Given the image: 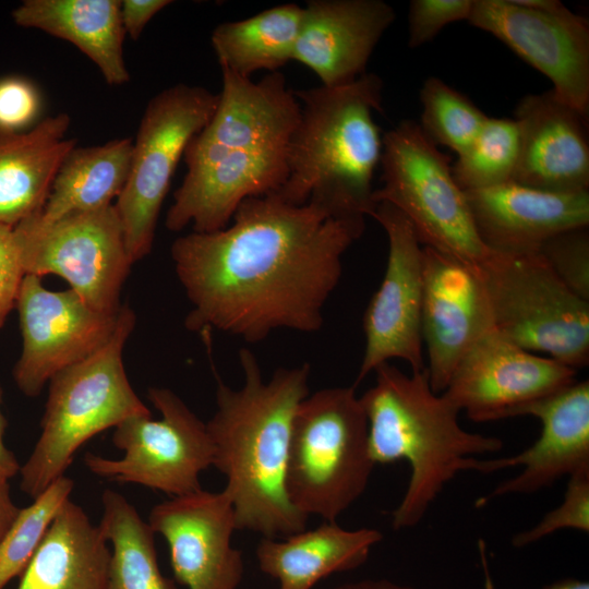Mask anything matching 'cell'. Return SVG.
I'll use <instances>...</instances> for the list:
<instances>
[{"instance_id": "obj_16", "label": "cell", "mask_w": 589, "mask_h": 589, "mask_svg": "<svg viewBox=\"0 0 589 589\" xmlns=\"http://www.w3.org/2000/svg\"><path fill=\"white\" fill-rule=\"evenodd\" d=\"M576 374L492 329L464 356L442 395L472 421H495L513 418L520 407L569 385Z\"/></svg>"}, {"instance_id": "obj_27", "label": "cell", "mask_w": 589, "mask_h": 589, "mask_svg": "<svg viewBox=\"0 0 589 589\" xmlns=\"http://www.w3.org/2000/svg\"><path fill=\"white\" fill-rule=\"evenodd\" d=\"M132 145L130 137H121L100 145L73 147L64 157L38 217L49 223L111 205L127 182Z\"/></svg>"}, {"instance_id": "obj_15", "label": "cell", "mask_w": 589, "mask_h": 589, "mask_svg": "<svg viewBox=\"0 0 589 589\" xmlns=\"http://www.w3.org/2000/svg\"><path fill=\"white\" fill-rule=\"evenodd\" d=\"M544 74L564 103L588 117L589 23L564 3L534 10L515 0H473L468 21Z\"/></svg>"}, {"instance_id": "obj_11", "label": "cell", "mask_w": 589, "mask_h": 589, "mask_svg": "<svg viewBox=\"0 0 589 589\" xmlns=\"http://www.w3.org/2000/svg\"><path fill=\"white\" fill-rule=\"evenodd\" d=\"M37 214L14 227L25 275H57L94 310L117 314L132 263L115 205L49 223Z\"/></svg>"}, {"instance_id": "obj_2", "label": "cell", "mask_w": 589, "mask_h": 589, "mask_svg": "<svg viewBox=\"0 0 589 589\" xmlns=\"http://www.w3.org/2000/svg\"><path fill=\"white\" fill-rule=\"evenodd\" d=\"M221 77L213 116L184 151L187 173L165 219L172 232L224 229L245 199L277 193L288 176L300 103L284 74L253 82L221 69Z\"/></svg>"}, {"instance_id": "obj_26", "label": "cell", "mask_w": 589, "mask_h": 589, "mask_svg": "<svg viewBox=\"0 0 589 589\" xmlns=\"http://www.w3.org/2000/svg\"><path fill=\"white\" fill-rule=\"evenodd\" d=\"M14 22L67 40L99 69L106 83L130 81L123 58L125 36L120 0H25L13 12Z\"/></svg>"}, {"instance_id": "obj_14", "label": "cell", "mask_w": 589, "mask_h": 589, "mask_svg": "<svg viewBox=\"0 0 589 589\" xmlns=\"http://www.w3.org/2000/svg\"><path fill=\"white\" fill-rule=\"evenodd\" d=\"M22 351L14 382L27 397L38 396L50 378L95 353L111 338L118 314L101 313L72 289H47L41 278L26 274L16 306Z\"/></svg>"}, {"instance_id": "obj_23", "label": "cell", "mask_w": 589, "mask_h": 589, "mask_svg": "<svg viewBox=\"0 0 589 589\" xmlns=\"http://www.w3.org/2000/svg\"><path fill=\"white\" fill-rule=\"evenodd\" d=\"M71 118L46 117L27 132L0 134V224L15 227L39 213L69 152Z\"/></svg>"}, {"instance_id": "obj_7", "label": "cell", "mask_w": 589, "mask_h": 589, "mask_svg": "<svg viewBox=\"0 0 589 589\" xmlns=\"http://www.w3.org/2000/svg\"><path fill=\"white\" fill-rule=\"evenodd\" d=\"M374 466L354 385L318 389L299 404L285 473L288 498L299 512L337 522L364 493Z\"/></svg>"}, {"instance_id": "obj_19", "label": "cell", "mask_w": 589, "mask_h": 589, "mask_svg": "<svg viewBox=\"0 0 589 589\" xmlns=\"http://www.w3.org/2000/svg\"><path fill=\"white\" fill-rule=\"evenodd\" d=\"M532 416L541 423L537 441L521 453L479 459L477 470L490 473L510 467L522 470L480 496L477 507L510 494H530L565 476L589 468V382L575 381L520 407L514 417Z\"/></svg>"}, {"instance_id": "obj_17", "label": "cell", "mask_w": 589, "mask_h": 589, "mask_svg": "<svg viewBox=\"0 0 589 589\" xmlns=\"http://www.w3.org/2000/svg\"><path fill=\"white\" fill-rule=\"evenodd\" d=\"M148 525L168 544L175 579L188 589H239L242 552L231 543L237 527L229 494L203 489L151 509Z\"/></svg>"}, {"instance_id": "obj_29", "label": "cell", "mask_w": 589, "mask_h": 589, "mask_svg": "<svg viewBox=\"0 0 589 589\" xmlns=\"http://www.w3.org/2000/svg\"><path fill=\"white\" fill-rule=\"evenodd\" d=\"M98 527L112 544L107 589H178L160 572L155 532L120 493L105 490Z\"/></svg>"}, {"instance_id": "obj_25", "label": "cell", "mask_w": 589, "mask_h": 589, "mask_svg": "<svg viewBox=\"0 0 589 589\" xmlns=\"http://www.w3.org/2000/svg\"><path fill=\"white\" fill-rule=\"evenodd\" d=\"M107 542L98 525L69 498L20 576L17 589H107Z\"/></svg>"}, {"instance_id": "obj_38", "label": "cell", "mask_w": 589, "mask_h": 589, "mask_svg": "<svg viewBox=\"0 0 589 589\" xmlns=\"http://www.w3.org/2000/svg\"><path fill=\"white\" fill-rule=\"evenodd\" d=\"M169 4H171L169 0L120 1L121 23L125 35L137 40L147 23Z\"/></svg>"}, {"instance_id": "obj_37", "label": "cell", "mask_w": 589, "mask_h": 589, "mask_svg": "<svg viewBox=\"0 0 589 589\" xmlns=\"http://www.w3.org/2000/svg\"><path fill=\"white\" fill-rule=\"evenodd\" d=\"M24 276L14 227L0 224V328L16 306Z\"/></svg>"}, {"instance_id": "obj_9", "label": "cell", "mask_w": 589, "mask_h": 589, "mask_svg": "<svg viewBox=\"0 0 589 589\" xmlns=\"http://www.w3.org/2000/svg\"><path fill=\"white\" fill-rule=\"evenodd\" d=\"M494 329L578 370L589 362V301L573 292L540 253L490 251L477 265Z\"/></svg>"}, {"instance_id": "obj_6", "label": "cell", "mask_w": 589, "mask_h": 589, "mask_svg": "<svg viewBox=\"0 0 589 589\" xmlns=\"http://www.w3.org/2000/svg\"><path fill=\"white\" fill-rule=\"evenodd\" d=\"M135 323L134 311L122 304L109 341L48 382L41 433L19 471L20 489L29 497L63 477L89 438L130 417L152 414L131 386L122 360Z\"/></svg>"}, {"instance_id": "obj_1", "label": "cell", "mask_w": 589, "mask_h": 589, "mask_svg": "<svg viewBox=\"0 0 589 589\" xmlns=\"http://www.w3.org/2000/svg\"><path fill=\"white\" fill-rule=\"evenodd\" d=\"M365 219H337L277 193L245 199L218 231L177 238L170 254L192 330L259 342L274 330L314 333L342 274V256Z\"/></svg>"}, {"instance_id": "obj_42", "label": "cell", "mask_w": 589, "mask_h": 589, "mask_svg": "<svg viewBox=\"0 0 589 589\" xmlns=\"http://www.w3.org/2000/svg\"><path fill=\"white\" fill-rule=\"evenodd\" d=\"M543 589H589V582L575 578H566L548 585Z\"/></svg>"}, {"instance_id": "obj_10", "label": "cell", "mask_w": 589, "mask_h": 589, "mask_svg": "<svg viewBox=\"0 0 589 589\" xmlns=\"http://www.w3.org/2000/svg\"><path fill=\"white\" fill-rule=\"evenodd\" d=\"M218 94L178 83L155 95L142 116L127 182L113 204L135 263L153 249L159 212L184 151L213 116Z\"/></svg>"}, {"instance_id": "obj_18", "label": "cell", "mask_w": 589, "mask_h": 589, "mask_svg": "<svg viewBox=\"0 0 589 589\" xmlns=\"http://www.w3.org/2000/svg\"><path fill=\"white\" fill-rule=\"evenodd\" d=\"M422 341L431 388L442 394L460 360L494 329L477 265L423 247Z\"/></svg>"}, {"instance_id": "obj_35", "label": "cell", "mask_w": 589, "mask_h": 589, "mask_svg": "<svg viewBox=\"0 0 589 589\" xmlns=\"http://www.w3.org/2000/svg\"><path fill=\"white\" fill-rule=\"evenodd\" d=\"M473 0H412L408 10V46L431 41L445 26L468 21Z\"/></svg>"}, {"instance_id": "obj_28", "label": "cell", "mask_w": 589, "mask_h": 589, "mask_svg": "<svg viewBox=\"0 0 589 589\" xmlns=\"http://www.w3.org/2000/svg\"><path fill=\"white\" fill-rule=\"evenodd\" d=\"M302 7L285 3L248 19L218 24L211 41L221 69L251 79L278 71L293 59Z\"/></svg>"}, {"instance_id": "obj_5", "label": "cell", "mask_w": 589, "mask_h": 589, "mask_svg": "<svg viewBox=\"0 0 589 589\" xmlns=\"http://www.w3.org/2000/svg\"><path fill=\"white\" fill-rule=\"evenodd\" d=\"M300 116L288 149V176L277 194L311 203L337 219H365L376 204L373 176L382 155L374 112H382L383 82L364 73L354 82L293 91Z\"/></svg>"}, {"instance_id": "obj_3", "label": "cell", "mask_w": 589, "mask_h": 589, "mask_svg": "<svg viewBox=\"0 0 589 589\" xmlns=\"http://www.w3.org/2000/svg\"><path fill=\"white\" fill-rule=\"evenodd\" d=\"M244 382L231 388L217 377L216 411L206 428L213 466L227 479L238 530L284 538L306 529L309 517L289 501L285 473L294 413L310 394V364L276 370L265 381L254 353L242 348Z\"/></svg>"}, {"instance_id": "obj_22", "label": "cell", "mask_w": 589, "mask_h": 589, "mask_svg": "<svg viewBox=\"0 0 589 589\" xmlns=\"http://www.w3.org/2000/svg\"><path fill=\"white\" fill-rule=\"evenodd\" d=\"M465 193L478 235L492 251L539 253L553 236L589 226V191L557 193L509 181Z\"/></svg>"}, {"instance_id": "obj_20", "label": "cell", "mask_w": 589, "mask_h": 589, "mask_svg": "<svg viewBox=\"0 0 589 589\" xmlns=\"http://www.w3.org/2000/svg\"><path fill=\"white\" fill-rule=\"evenodd\" d=\"M514 119L519 129L514 182L557 193L589 191L587 116L550 89L521 98Z\"/></svg>"}, {"instance_id": "obj_39", "label": "cell", "mask_w": 589, "mask_h": 589, "mask_svg": "<svg viewBox=\"0 0 589 589\" xmlns=\"http://www.w3.org/2000/svg\"><path fill=\"white\" fill-rule=\"evenodd\" d=\"M2 400L3 389L0 384V481L9 482L10 479H12L19 473L21 465L14 453L7 447L4 442L8 423L1 410Z\"/></svg>"}, {"instance_id": "obj_41", "label": "cell", "mask_w": 589, "mask_h": 589, "mask_svg": "<svg viewBox=\"0 0 589 589\" xmlns=\"http://www.w3.org/2000/svg\"><path fill=\"white\" fill-rule=\"evenodd\" d=\"M333 589H420L387 578H368L340 584Z\"/></svg>"}, {"instance_id": "obj_40", "label": "cell", "mask_w": 589, "mask_h": 589, "mask_svg": "<svg viewBox=\"0 0 589 589\" xmlns=\"http://www.w3.org/2000/svg\"><path fill=\"white\" fill-rule=\"evenodd\" d=\"M20 512L11 497L10 484L7 481H0V543L11 528L14 519Z\"/></svg>"}, {"instance_id": "obj_30", "label": "cell", "mask_w": 589, "mask_h": 589, "mask_svg": "<svg viewBox=\"0 0 589 589\" xmlns=\"http://www.w3.org/2000/svg\"><path fill=\"white\" fill-rule=\"evenodd\" d=\"M518 152L516 120L488 117L474 140L452 166L453 177L464 191L513 181Z\"/></svg>"}, {"instance_id": "obj_12", "label": "cell", "mask_w": 589, "mask_h": 589, "mask_svg": "<svg viewBox=\"0 0 589 589\" xmlns=\"http://www.w3.org/2000/svg\"><path fill=\"white\" fill-rule=\"evenodd\" d=\"M147 395L160 419L141 414L123 420L112 434V443L123 457L110 459L87 453L86 467L100 478L140 484L170 497L201 490L200 476L214 460L206 423L168 388L151 387Z\"/></svg>"}, {"instance_id": "obj_4", "label": "cell", "mask_w": 589, "mask_h": 589, "mask_svg": "<svg viewBox=\"0 0 589 589\" xmlns=\"http://www.w3.org/2000/svg\"><path fill=\"white\" fill-rule=\"evenodd\" d=\"M374 372L375 384L360 396L368 448L374 465H409L406 491L392 512V527L402 530L421 522L459 472L477 470L476 455L500 452L504 443L462 429L459 411L433 392L426 370L408 375L387 362Z\"/></svg>"}, {"instance_id": "obj_24", "label": "cell", "mask_w": 589, "mask_h": 589, "mask_svg": "<svg viewBox=\"0 0 589 589\" xmlns=\"http://www.w3.org/2000/svg\"><path fill=\"white\" fill-rule=\"evenodd\" d=\"M382 540L374 528L350 530L323 521L284 538L262 537L255 555L261 572L276 579L278 589H312L332 574L360 567Z\"/></svg>"}, {"instance_id": "obj_36", "label": "cell", "mask_w": 589, "mask_h": 589, "mask_svg": "<svg viewBox=\"0 0 589 589\" xmlns=\"http://www.w3.org/2000/svg\"><path fill=\"white\" fill-rule=\"evenodd\" d=\"M40 97L36 87L21 77L0 81V134L20 132L36 118Z\"/></svg>"}, {"instance_id": "obj_34", "label": "cell", "mask_w": 589, "mask_h": 589, "mask_svg": "<svg viewBox=\"0 0 589 589\" xmlns=\"http://www.w3.org/2000/svg\"><path fill=\"white\" fill-rule=\"evenodd\" d=\"M554 274L577 296L589 301V230L574 228L548 239L539 250Z\"/></svg>"}, {"instance_id": "obj_32", "label": "cell", "mask_w": 589, "mask_h": 589, "mask_svg": "<svg viewBox=\"0 0 589 589\" xmlns=\"http://www.w3.org/2000/svg\"><path fill=\"white\" fill-rule=\"evenodd\" d=\"M423 133L437 146L460 155L483 127L485 116L468 97L436 76L428 77L420 89Z\"/></svg>"}, {"instance_id": "obj_13", "label": "cell", "mask_w": 589, "mask_h": 589, "mask_svg": "<svg viewBox=\"0 0 589 589\" xmlns=\"http://www.w3.org/2000/svg\"><path fill=\"white\" fill-rule=\"evenodd\" d=\"M385 230L388 256L384 277L363 315L364 352L354 386L392 359L412 372L425 370L421 314L423 251L410 221L393 205L377 203L370 215Z\"/></svg>"}, {"instance_id": "obj_8", "label": "cell", "mask_w": 589, "mask_h": 589, "mask_svg": "<svg viewBox=\"0 0 589 589\" xmlns=\"http://www.w3.org/2000/svg\"><path fill=\"white\" fill-rule=\"evenodd\" d=\"M382 187L373 201L397 208L423 247L471 265L490 253L476 229L465 191L453 177L450 158L423 133L402 120L382 136Z\"/></svg>"}, {"instance_id": "obj_21", "label": "cell", "mask_w": 589, "mask_h": 589, "mask_svg": "<svg viewBox=\"0 0 589 589\" xmlns=\"http://www.w3.org/2000/svg\"><path fill=\"white\" fill-rule=\"evenodd\" d=\"M395 16L383 0H309L302 7L292 61L313 71L322 86L350 84L365 73Z\"/></svg>"}, {"instance_id": "obj_31", "label": "cell", "mask_w": 589, "mask_h": 589, "mask_svg": "<svg viewBox=\"0 0 589 589\" xmlns=\"http://www.w3.org/2000/svg\"><path fill=\"white\" fill-rule=\"evenodd\" d=\"M73 488V480L63 476L33 498L31 505L20 508L0 543V589L23 574Z\"/></svg>"}, {"instance_id": "obj_33", "label": "cell", "mask_w": 589, "mask_h": 589, "mask_svg": "<svg viewBox=\"0 0 589 589\" xmlns=\"http://www.w3.org/2000/svg\"><path fill=\"white\" fill-rule=\"evenodd\" d=\"M562 529L589 532V468L568 477L564 500L532 528L516 533L515 548L531 545Z\"/></svg>"}]
</instances>
